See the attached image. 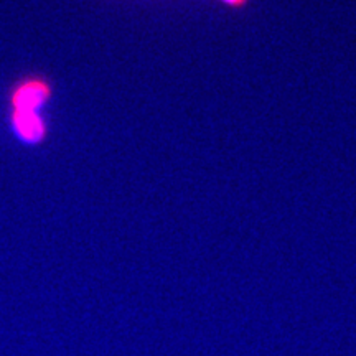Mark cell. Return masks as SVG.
<instances>
[{"instance_id": "obj_1", "label": "cell", "mask_w": 356, "mask_h": 356, "mask_svg": "<svg viewBox=\"0 0 356 356\" xmlns=\"http://www.w3.org/2000/svg\"><path fill=\"white\" fill-rule=\"evenodd\" d=\"M51 95L50 84L43 79H30L22 83L15 89L12 96L13 111H26V113H37L38 108L47 102Z\"/></svg>"}, {"instance_id": "obj_2", "label": "cell", "mask_w": 356, "mask_h": 356, "mask_svg": "<svg viewBox=\"0 0 356 356\" xmlns=\"http://www.w3.org/2000/svg\"><path fill=\"white\" fill-rule=\"evenodd\" d=\"M13 127L22 139L30 142V144H37V142L43 140L44 124L42 118L37 113H26V111H13L12 114Z\"/></svg>"}, {"instance_id": "obj_3", "label": "cell", "mask_w": 356, "mask_h": 356, "mask_svg": "<svg viewBox=\"0 0 356 356\" xmlns=\"http://www.w3.org/2000/svg\"><path fill=\"white\" fill-rule=\"evenodd\" d=\"M225 2L231 3V6H243V3L246 2V0H225Z\"/></svg>"}]
</instances>
